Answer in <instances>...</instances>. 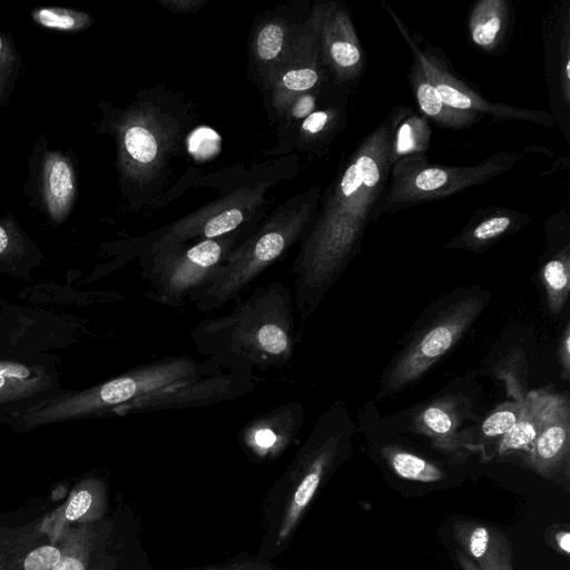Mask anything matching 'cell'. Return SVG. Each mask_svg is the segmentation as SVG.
Segmentation results:
<instances>
[{
    "label": "cell",
    "mask_w": 570,
    "mask_h": 570,
    "mask_svg": "<svg viewBox=\"0 0 570 570\" xmlns=\"http://www.w3.org/2000/svg\"><path fill=\"white\" fill-rule=\"evenodd\" d=\"M406 109H394L360 144L335 181L321 217L305 236L291 267L298 332L333 283L358 242L387 187L392 168V140Z\"/></svg>",
    "instance_id": "obj_1"
},
{
    "label": "cell",
    "mask_w": 570,
    "mask_h": 570,
    "mask_svg": "<svg viewBox=\"0 0 570 570\" xmlns=\"http://www.w3.org/2000/svg\"><path fill=\"white\" fill-rule=\"evenodd\" d=\"M262 382L256 374L226 372L209 358L167 356L47 402L26 414L23 422L35 426L75 417L204 407L244 396Z\"/></svg>",
    "instance_id": "obj_2"
},
{
    "label": "cell",
    "mask_w": 570,
    "mask_h": 570,
    "mask_svg": "<svg viewBox=\"0 0 570 570\" xmlns=\"http://www.w3.org/2000/svg\"><path fill=\"white\" fill-rule=\"evenodd\" d=\"M293 291L281 279L256 287L219 317H206L189 333L197 352L230 373L282 370L299 341Z\"/></svg>",
    "instance_id": "obj_3"
},
{
    "label": "cell",
    "mask_w": 570,
    "mask_h": 570,
    "mask_svg": "<svg viewBox=\"0 0 570 570\" xmlns=\"http://www.w3.org/2000/svg\"><path fill=\"white\" fill-rule=\"evenodd\" d=\"M313 198L301 208L283 209L240 240L205 285L191 292L188 301L200 312H213L237 302L254 281L282 261L305 235Z\"/></svg>",
    "instance_id": "obj_4"
},
{
    "label": "cell",
    "mask_w": 570,
    "mask_h": 570,
    "mask_svg": "<svg viewBox=\"0 0 570 570\" xmlns=\"http://www.w3.org/2000/svg\"><path fill=\"white\" fill-rule=\"evenodd\" d=\"M520 158L521 155L517 153H499L474 166L452 167L432 165L425 155L403 157L393 164L391 183L380 198L374 214L455 195L510 170Z\"/></svg>",
    "instance_id": "obj_5"
},
{
    "label": "cell",
    "mask_w": 570,
    "mask_h": 570,
    "mask_svg": "<svg viewBox=\"0 0 570 570\" xmlns=\"http://www.w3.org/2000/svg\"><path fill=\"white\" fill-rule=\"evenodd\" d=\"M243 236L244 230H239L141 256V275L153 289V299L171 307L183 306L189 294L205 285L220 267Z\"/></svg>",
    "instance_id": "obj_6"
},
{
    "label": "cell",
    "mask_w": 570,
    "mask_h": 570,
    "mask_svg": "<svg viewBox=\"0 0 570 570\" xmlns=\"http://www.w3.org/2000/svg\"><path fill=\"white\" fill-rule=\"evenodd\" d=\"M341 452V434L331 415H324L298 449L287 471L288 498L277 532V543L288 539L316 492L333 471Z\"/></svg>",
    "instance_id": "obj_7"
},
{
    "label": "cell",
    "mask_w": 570,
    "mask_h": 570,
    "mask_svg": "<svg viewBox=\"0 0 570 570\" xmlns=\"http://www.w3.org/2000/svg\"><path fill=\"white\" fill-rule=\"evenodd\" d=\"M24 193L30 204L53 224L63 223L71 214L77 198V175L72 159L48 147L45 135L35 141L29 158Z\"/></svg>",
    "instance_id": "obj_8"
},
{
    "label": "cell",
    "mask_w": 570,
    "mask_h": 570,
    "mask_svg": "<svg viewBox=\"0 0 570 570\" xmlns=\"http://www.w3.org/2000/svg\"><path fill=\"white\" fill-rule=\"evenodd\" d=\"M481 309L474 298L461 301L444 316L424 330L405 348L387 380L391 389H399L424 373L455 343Z\"/></svg>",
    "instance_id": "obj_9"
},
{
    "label": "cell",
    "mask_w": 570,
    "mask_h": 570,
    "mask_svg": "<svg viewBox=\"0 0 570 570\" xmlns=\"http://www.w3.org/2000/svg\"><path fill=\"white\" fill-rule=\"evenodd\" d=\"M318 46L322 63L342 83L357 80L365 67V53L347 10L338 3L324 6Z\"/></svg>",
    "instance_id": "obj_10"
},
{
    "label": "cell",
    "mask_w": 570,
    "mask_h": 570,
    "mask_svg": "<svg viewBox=\"0 0 570 570\" xmlns=\"http://www.w3.org/2000/svg\"><path fill=\"white\" fill-rule=\"evenodd\" d=\"M405 38L414 52V59L421 65L425 75L449 107L480 115L488 112L500 119L518 118L543 122L540 119L543 118L541 112L489 102L474 89L454 77L436 56L430 51L423 52L406 35Z\"/></svg>",
    "instance_id": "obj_11"
},
{
    "label": "cell",
    "mask_w": 570,
    "mask_h": 570,
    "mask_svg": "<svg viewBox=\"0 0 570 570\" xmlns=\"http://www.w3.org/2000/svg\"><path fill=\"white\" fill-rule=\"evenodd\" d=\"M303 422V406L286 402L249 420L239 432V443L253 458L274 460L296 440Z\"/></svg>",
    "instance_id": "obj_12"
},
{
    "label": "cell",
    "mask_w": 570,
    "mask_h": 570,
    "mask_svg": "<svg viewBox=\"0 0 570 570\" xmlns=\"http://www.w3.org/2000/svg\"><path fill=\"white\" fill-rule=\"evenodd\" d=\"M452 534L459 548L480 570H513L512 544L500 529L461 519L452 525Z\"/></svg>",
    "instance_id": "obj_13"
},
{
    "label": "cell",
    "mask_w": 570,
    "mask_h": 570,
    "mask_svg": "<svg viewBox=\"0 0 570 570\" xmlns=\"http://www.w3.org/2000/svg\"><path fill=\"white\" fill-rule=\"evenodd\" d=\"M569 455V413L562 400L537 435L530 450V463L533 470L549 480H558L568 470Z\"/></svg>",
    "instance_id": "obj_14"
},
{
    "label": "cell",
    "mask_w": 570,
    "mask_h": 570,
    "mask_svg": "<svg viewBox=\"0 0 570 570\" xmlns=\"http://www.w3.org/2000/svg\"><path fill=\"white\" fill-rule=\"evenodd\" d=\"M106 539L102 528L92 523L67 532L61 558L51 570H108L115 560L106 552Z\"/></svg>",
    "instance_id": "obj_15"
},
{
    "label": "cell",
    "mask_w": 570,
    "mask_h": 570,
    "mask_svg": "<svg viewBox=\"0 0 570 570\" xmlns=\"http://www.w3.org/2000/svg\"><path fill=\"white\" fill-rule=\"evenodd\" d=\"M563 399L557 395L532 392L522 403L520 416L514 426L503 436L498 450L503 454L512 450L529 451Z\"/></svg>",
    "instance_id": "obj_16"
},
{
    "label": "cell",
    "mask_w": 570,
    "mask_h": 570,
    "mask_svg": "<svg viewBox=\"0 0 570 570\" xmlns=\"http://www.w3.org/2000/svg\"><path fill=\"white\" fill-rule=\"evenodd\" d=\"M409 80L421 111L441 126L461 129L475 124L481 115L449 107L432 85L421 65L413 60Z\"/></svg>",
    "instance_id": "obj_17"
},
{
    "label": "cell",
    "mask_w": 570,
    "mask_h": 570,
    "mask_svg": "<svg viewBox=\"0 0 570 570\" xmlns=\"http://www.w3.org/2000/svg\"><path fill=\"white\" fill-rule=\"evenodd\" d=\"M510 19L509 4L504 0H481L469 17L472 42L485 52L495 51L505 39Z\"/></svg>",
    "instance_id": "obj_18"
},
{
    "label": "cell",
    "mask_w": 570,
    "mask_h": 570,
    "mask_svg": "<svg viewBox=\"0 0 570 570\" xmlns=\"http://www.w3.org/2000/svg\"><path fill=\"white\" fill-rule=\"evenodd\" d=\"M323 79L318 40L294 65L286 66L275 78V100L287 102L293 97L316 90Z\"/></svg>",
    "instance_id": "obj_19"
},
{
    "label": "cell",
    "mask_w": 570,
    "mask_h": 570,
    "mask_svg": "<svg viewBox=\"0 0 570 570\" xmlns=\"http://www.w3.org/2000/svg\"><path fill=\"white\" fill-rule=\"evenodd\" d=\"M528 217L510 208L490 206L474 215L464 232L455 243L462 246H481L499 239L509 232L515 230L525 224Z\"/></svg>",
    "instance_id": "obj_20"
},
{
    "label": "cell",
    "mask_w": 570,
    "mask_h": 570,
    "mask_svg": "<svg viewBox=\"0 0 570 570\" xmlns=\"http://www.w3.org/2000/svg\"><path fill=\"white\" fill-rule=\"evenodd\" d=\"M106 491L101 482L88 480L79 485L65 507L68 521L91 522L101 518L106 509Z\"/></svg>",
    "instance_id": "obj_21"
},
{
    "label": "cell",
    "mask_w": 570,
    "mask_h": 570,
    "mask_svg": "<svg viewBox=\"0 0 570 570\" xmlns=\"http://www.w3.org/2000/svg\"><path fill=\"white\" fill-rule=\"evenodd\" d=\"M430 139V128L424 119L413 115L402 117L397 122L392 140V166L403 157L424 155Z\"/></svg>",
    "instance_id": "obj_22"
},
{
    "label": "cell",
    "mask_w": 570,
    "mask_h": 570,
    "mask_svg": "<svg viewBox=\"0 0 570 570\" xmlns=\"http://www.w3.org/2000/svg\"><path fill=\"white\" fill-rule=\"evenodd\" d=\"M384 456L393 472L405 480L417 482H438L444 479V472L434 463L411 452L389 448Z\"/></svg>",
    "instance_id": "obj_23"
},
{
    "label": "cell",
    "mask_w": 570,
    "mask_h": 570,
    "mask_svg": "<svg viewBox=\"0 0 570 570\" xmlns=\"http://www.w3.org/2000/svg\"><path fill=\"white\" fill-rule=\"evenodd\" d=\"M30 17L40 28L61 32H79L91 27L95 21L86 11L63 7H38L31 11Z\"/></svg>",
    "instance_id": "obj_24"
},
{
    "label": "cell",
    "mask_w": 570,
    "mask_h": 570,
    "mask_svg": "<svg viewBox=\"0 0 570 570\" xmlns=\"http://www.w3.org/2000/svg\"><path fill=\"white\" fill-rule=\"evenodd\" d=\"M36 370L17 361H0V405L36 391Z\"/></svg>",
    "instance_id": "obj_25"
},
{
    "label": "cell",
    "mask_w": 570,
    "mask_h": 570,
    "mask_svg": "<svg viewBox=\"0 0 570 570\" xmlns=\"http://www.w3.org/2000/svg\"><path fill=\"white\" fill-rule=\"evenodd\" d=\"M22 70V60L11 35L0 30V108L12 96Z\"/></svg>",
    "instance_id": "obj_26"
},
{
    "label": "cell",
    "mask_w": 570,
    "mask_h": 570,
    "mask_svg": "<svg viewBox=\"0 0 570 570\" xmlns=\"http://www.w3.org/2000/svg\"><path fill=\"white\" fill-rule=\"evenodd\" d=\"M287 42V27L283 21L271 20L262 26L254 40V55L261 63H274L283 55Z\"/></svg>",
    "instance_id": "obj_27"
},
{
    "label": "cell",
    "mask_w": 570,
    "mask_h": 570,
    "mask_svg": "<svg viewBox=\"0 0 570 570\" xmlns=\"http://www.w3.org/2000/svg\"><path fill=\"white\" fill-rule=\"evenodd\" d=\"M343 117V111L341 112L338 108L314 110L301 121L299 137L304 141L323 139L338 128L340 120Z\"/></svg>",
    "instance_id": "obj_28"
},
{
    "label": "cell",
    "mask_w": 570,
    "mask_h": 570,
    "mask_svg": "<svg viewBox=\"0 0 570 570\" xmlns=\"http://www.w3.org/2000/svg\"><path fill=\"white\" fill-rule=\"evenodd\" d=\"M522 403L512 402L498 407L482 423L481 435L488 442H498L514 426L520 413Z\"/></svg>",
    "instance_id": "obj_29"
},
{
    "label": "cell",
    "mask_w": 570,
    "mask_h": 570,
    "mask_svg": "<svg viewBox=\"0 0 570 570\" xmlns=\"http://www.w3.org/2000/svg\"><path fill=\"white\" fill-rule=\"evenodd\" d=\"M27 243V236L13 217L0 215V258L23 255Z\"/></svg>",
    "instance_id": "obj_30"
},
{
    "label": "cell",
    "mask_w": 570,
    "mask_h": 570,
    "mask_svg": "<svg viewBox=\"0 0 570 570\" xmlns=\"http://www.w3.org/2000/svg\"><path fill=\"white\" fill-rule=\"evenodd\" d=\"M544 282L553 296H560L569 286L568 262L561 257L550 259L543 268Z\"/></svg>",
    "instance_id": "obj_31"
},
{
    "label": "cell",
    "mask_w": 570,
    "mask_h": 570,
    "mask_svg": "<svg viewBox=\"0 0 570 570\" xmlns=\"http://www.w3.org/2000/svg\"><path fill=\"white\" fill-rule=\"evenodd\" d=\"M61 550L56 546H40L31 550L22 560L23 570H51L59 562Z\"/></svg>",
    "instance_id": "obj_32"
},
{
    "label": "cell",
    "mask_w": 570,
    "mask_h": 570,
    "mask_svg": "<svg viewBox=\"0 0 570 570\" xmlns=\"http://www.w3.org/2000/svg\"><path fill=\"white\" fill-rule=\"evenodd\" d=\"M316 90L299 94L288 100V106L283 107V116L285 117L286 120L289 121L303 120L314 110H316Z\"/></svg>",
    "instance_id": "obj_33"
},
{
    "label": "cell",
    "mask_w": 570,
    "mask_h": 570,
    "mask_svg": "<svg viewBox=\"0 0 570 570\" xmlns=\"http://www.w3.org/2000/svg\"><path fill=\"white\" fill-rule=\"evenodd\" d=\"M425 426L434 434L446 435L453 429V421L449 413L439 406H431L423 413Z\"/></svg>",
    "instance_id": "obj_34"
},
{
    "label": "cell",
    "mask_w": 570,
    "mask_h": 570,
    "mask_svg": "<svg viewBox=\"0 0 570 570\" xmlns=\"http://www.w3.org/2000/svg\"><path fill=\"white\" fill-rule=\"evenodd\" d=\"M159 3L175 12H191V11L199 10L205 2L197 1V0H191V1H189V0H183V1L166 0V1H159Z\"/></svg>",
    "instance_id": "obj_35"
},
{
    "label": "cell",
    "mask_w": 570,
    "mask_h": 570,
    "mask_svg": "<svg viewBox=\"0 0 570 570\" xmlns=\"http://www.w3.org/2000/svg\"><path fill=\"white\" fill-rule=\"evenodd\" d=\"M196 570H276L267 563L255 562V561H244L236 562L224 567L217 568H206V569H196Z\"/></svg>",
    "instance_id": "obj_36"
},
{
    "label": "cell",
    "mask_w": 570,
    "mask_h": 570,
    "mask_svg": "<svg viewBox=\"0 0 570 570\" xmlns=\"http://www.w3.org/2000/svg\"><path fill=\"white\" fill-rule=\"evenodd\" d=\"M553 541L560 551L566 554L570 552V533L567 529L557 530L553 532Z\"/></svg>",
    "instance_id": "obj_37"
},
{
    "label": "cell",
    "mask_w": 570,
    "mask_h": 570,
    "mask_svg": "<svg viewBox=\"0 0 570 570\" xmlns=\"http://www.w3.org/2000/svg\"><path fill=\"white\" fill-rule=\"evenodd\" d=\"M455 557L461 570H480L473 560H471L461 549L455 550Z\"/></svg>",
    "instance_id": "obj_38"
},
{
    "label": "cell",
    "mask_w": 570,
    "mask_h": 570,
    "mask_svg": "<svg viewBox=\"0 0 570 570\" xmlns=\"http://www.w3.org/2000/svg\"><path fill=\"white\" fill-rule=\"evenodd\" d=\"M276 570H279V569H276ZM281 570H283V569H281Z\"/></svg>",
    "instance_id": "obj_39"
}]
</instances>
